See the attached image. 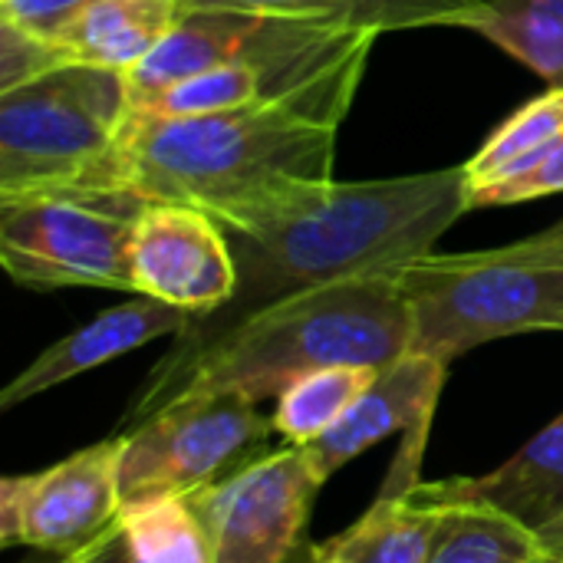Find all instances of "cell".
<instances>
[{
	"mask_svg": "<svg viewBox=\"0 0 563 563\" xmlns=\"http://www.w3.org/2000/svg\"><path fill=\"white\" fill-rule=\"evenodd\" d=\"M409 353L442 363L518 333H563V257L525 238L475 254H426L396 267Z\"/></svg>",
	"mask_w": 563,
	"mask_h": 563,
	"instance_id": "4",
	"label": "cell"
},
{
	"mask_svg": "<svg viewBox=\"0 0 563 563\" xmlns=\"http://www.w3.org/2000/svg\"><path fill=\"white\" fill-rule=\"evenodd\" d=\"M274 23L277 16L271 13H247V10H224V7L181 10L168 36L135 69L125 73L129 109L132 112L148 109L172 86L241 59L257 40L271 33Z\"/></svg>",
	"mask_w": 563,
	"mask_h": 563,
	"instance_id": "14",
	"label": "cell"
},
{
	"mask_svg": "<svg viewBox=\"0 0 563 563\" xmlns=\"http://www.w3.org/2000/svg\"><path fill=\"white\" fill-rule=\"evenodd\" d=\"M132 294L191 317L221 310L238 290V261L221 221L185 205H142L129 241Z\"/></svg>",
	"mask_w": 563,
	"mask_h": 563,
	"instance_id": "10",
	"label": "cell"
},
{
	"mask_svg": "<svg viewBox=\"0 0 563 563\" xmlns=\"http://www.w3.org/2000/svg\"><path fill=\"white\" fill-rule=\"evenodd\" d=\"M119 525L139 563H211L208 534L188 498L122 505Z\"/></svg>",
	"mask_w": 563,
	"mask_h": 563,
	"instance_id": "22",
	"label": "cell"
},
{
	"mask_svg": "<svg viewBox=\"0 0 563 563\" xmlns=\"http://www.w3.org/2000/svg\"><path fill=\"white\" fill-rule=\"evenodd\" d=\"M409 340L412 320L396 271L294 294L247 313L198 346H172L148 373L122 429L178 396L231 393L261 402L280 396L297 376L323 366L383 369L409 353Z\"/></svg>",
	"mask_w": 563,
	"mask_h": 563,
	"instance_id": "3",
	"label": "cell"
},
{
	"mask_svg": "<svg viewBox=\"0 0 563 563\" xmlns=\"http://www.w3.org/2000/svg\"><path fill=\"white\" fill-rule=\"evenodd\" d=\"M376 366H323L297 376L280 396L271 416L274 432L287 439V445H310L327 435L350 406L369 389L376 379Z\"/></svg>",
	"mask_w": 563,
	"mask_h": 563,
	"instance_id": "19",
	"label": "cell"
},
{
	"mask_svg": "<svg viewBox=\"0 0 563 563\" xmlns=\"http://www.w3.org/2000/svg\"><path fill=\"white\" fill-rule=\"evenodd\" d=\"M551 558L548 541L511 515L478 501H455L442 505L429 563H548Z\"/></svg>",
	"mask_w": 563,
	"mask_h": 563,
	"instance_id": "18",
	"label": "cell"
},
{
	"mask_svg": "<svg viewBox=\"0 0 563 563\" xmlns=\"http://www.w3.org/2000/svg\"><path fill=\"white\" fill-rule=\"evenodd\" d=\"M478 33L551 86H563V0H495Z\"/></svg>",
	"mask_w": 563,
	"mask_h": 563,
	"instance_id": "21",
	"label": "cell"
},
{
	"mask_svg": "<svg viewBox=\"0 0 563 563\" xmlns=\"http://www.w3.org/2000/svg\"><path fill=\"white\" fill-rule=\"evenodd\" d=\"M181 7H224L271 16H327L373 33L419 26H465L478 33L492 20L495 0H181Z\"/></svg>",
	"mask_w": 563,
	"mask_h": 563,
	"instance_id": "16",
	"label": "cell"
},
{
	"mask_svg": "<svg viewBox=\"0 0 563 563\" xmlns=\"http://www.w3.org/2000/svg\"><path fill=\"white\" fill-rule=\"evenodd\" d=\"M548 563H563V561H561V558H551V561H548Z\"/></svg>",
	"mask_w": 563,
	"mask_h": 563,
	"instance_id": "30",
	"label": "cell"
},
{
	"mask_svg": "<svg viewBox=\"0 0 563 563\" xmlns=\"http://www.w3.org/2000/svg\"><path fill=\"white\" fill-rule=\"evenodd\" d=\"M373 43L320 79L254 106L205 115L129 112L112 152L69 195L185 205L231 234H257L333 185L336 135Z\"/></svg>",
	"mask_w": 563,
	"mask_h": 563,
	"instance_id": "1",
	"label": "cell"
},
{
	"mask_svg": "<svg viewBox=\"0 0 563 563\" xmlns=\"http://www.w3.org/2000/svg\"><path fill=\"white\" fill-rule=\"evenodd\" d=\"M191 323V313L162 303L155 297H132L119 307L102 310L89 323L76 327L63 340L49 343L23 373H16L3 393L0 409H13L46 389H56L96 366H106L132 350H142L145 343L158 336H178Z\"/></svg>",
	"mask_w": 563,
	"mask_h": 563,
	"instance_id": "12",
	"label": "cell"
},
{
	"mask_svg": "<svg viewBox=\"0 0 563 563\" xmlns=\"http://www.w3.org/2000/svg\"><path fill=\"white\" fill-rule=\"evenodd\" d=\"M563 139V86H551L544 96L521 106L511 119H505L492 139L465 162V191L482 188L495 178H505L538 155H544Z\"/></svg>",
	"mask_w": 563,
	"mask_h": 563,
	"instance_id": "20",
	"label": "cell"
},
{
	"mask_svg": "<svg viewBox=\"0 0 563 563\" xmlns=\"http://www.w3.org/2000/svg\"><path fill=\"white\" fill-rule=\"evenodd\" d=\"M181 10V0H89L53 43L69 66L129 73L168 36Z\"/></svg>",
	"mask_w": 563,
	"mask_h": 563,
	"instance_id": "15",
	"label": "cell"
},
{
	"mask_svg": "<svg viewBox=\"0 0 563 563\" xmlns=\"http://www.w3.org/2000/svg\"><path fill=\"white\" fill-rule=\"evenodd\" d=\"M534 241H538L541 247H548V251H554V254H561L563 257V221L561 224H554L551 231H544V234H534Z\"/></svg>",
	"mask_w": 563,
	"mask_h": 563,
	"instance_id": "27",
	"label": "cell"
},
{
	"mask_svg": "<svg viewBox=\"0 0 563 563\" xmlns=\"http://www.w3.org/2000/svg\"><path fill=\"white\" fill-rule=\"evenodd\" d=\"M551 551H554V558H561L563 561V534L558 538V541H551Z\"/></svg>",
	"mask_w": 563,
	"mask_h": 563,
	"instance_id": "29",
	"label": "cell"
},
{
	"mask_svg": "<svg viewBox=\"0 0 563 563\" xmlns=\"http://www.w3.org/2000/svg\"><path fill=\"white\" fill-rule=\"evenodd\" d=\"M59 66H69L59 43L30 36L0 20V92L33 82Z\"/></svg>",
	"mask_w": 563,
	"mask_h": 563,
	"instance_id": "24",
	"label": "cell"
},
{
	"mask_svg": "<svg viewBox=\"0 0 563 563\" xmlns=\"http://www.w3.org/2000/svg\"><path fill=\"white\" fill-rule=\"evenodd\" d=\"M125 115V73L102 66H59L0 92V205L76 191L112 152Z\"/></svg>",
	"mask_w": 563,
	"mask_h": 563,
	"instance_id": "5",
	"label": "cell"
},
{
	"mask_svg": "<svg viewBox=\"0 0 563 563\" xmlns=\"http://www.w3.org/2000/svg\"><path fill=\"white\" fill-rule=\"evenodd\" d=\"M465 185V165L383 181H333L284 221L257 234H234V297L208 317H191L175 350L198 346L294 294L396 271L432 254L435 241L468 211Z\"/></svg>",
	"mask_w": 563,
	"mask_h": 563,
	"instance_id": "2",
	"label": "cell"
},
{
	"mask_svg": "<svg viewBox=\"0 0 563 563\" xmlns=\"http://www.w3.org/2000/svg\"><path fill=\"white\" fill-rule=\"evenodd\" d=\"M119 452L122 435L96 442L43 472L3 478L0 544L66 558L109 531L122 515Z\"/></svg>",
	"mask_w": 563,
	"mask_h": 563,
	"instance_id": "9",
	"label": "cell"
},
{
	"mask_svg": "<svg viewBox=\"0 0 563 563\" xmlns=\"http://www.w3.org/2000/svg\"><path fill=\"white\" fill-rule=\"evenodd\" d=\"M445 373L449 363L426 353H406L396 363L383 366L369 389L327 435L310 445H300L317 478L327 485L333 472H340L356 455L386 442L396 432H426L439 406Z\"/></svg>",
	"mask_w": 563,
	"mask_h": 563,
	"instance_id": "11",
	"label": "cell"
},
{
	"mask_svg": "<svg viewBox=\"0 0 563 563\" xmlns=\"http://www.w3.org/2000/svg\"><path fill=\"white\" fill-rule=\"evenodd\" d=\"M439 521L442 505L386 488L350 531L327 541V554L333 563H429Z\"/></svg>",
	"mask_w": 563,
	"mask_h": 563,
	"instance_id": "17",
	"label": "cell"
},
{
	"mask_svg": "<svg viewBox=\"0 0 563 563\" xmlns=\"http://www.w3.org/2000/svg\"><path fill=\"white\" fill-rule=\"evenodd\" d=\"M142 205L40 195L0 205V264L33 290H132L129 241Z\"/></svg>",
	"mask_w": 563,
	"mask_h": 563,
	"instance_id": "7",
	"label": "cell"
},
{
	"mask_svg": "<svg viewBox=\"0 0 563 563\" xmlns=\"http://www.w3.org/2000/svg\"><path fill=\"white\" fill-rule=\"evenodd\" d=\"M297 563H333V561H330V554H327V544H320V548H313V544H310V548H307V554H303Z\"/></svg>",
	"mask_w": 563,
	"mask_h": 563,
	"instance_id": "28",
	"label": "cell"
},
{
	"mask_svg": "<svg viewBox=\"0 0 563 563\" xmlns=\"http://www.w3.org/2000/svg\"><path fill=\"white\" fill-rule=\"evenodd\" d=\"M412 495L432 505H492L541 534L551 548V541L563 534V416L544 426L501 468L478 478H449L432 485L419 482Z\"/></svg>",
	"mask_w": 563,
	"mask_h": 563,
	"instance_id": "13",
	"label": "cell"
},
{
	"mask_svg": "<svg viewBox=\"0 0 563 563\" xmlns=\"http://www.w3.org/2000/svg\"><path fill=\"white\" fill-rule=\"evenodd\" d=\"M563 191V139L554 142L544 155H538L531 165L495 178L482 188L465 191L468 198V211L472 208H495V205H518V201H534V198H548V195H561Z\"/></svg>",
	"mask_w": 563,
	"mask_h": 563,
	"instance_id": "23",
	"label": "cell"
},
{
	"mask_svg": "<svg viewBox=\"0 0 563 563\" xmlns=\"http://www.w3.org/2000/svg\"><path fill=\"white\" fill-rule=\"evenodd\" d=\"M274 422L257 402L231 393L178 396L122 429L119 495L122 505L152 498H188L244 462L264 455Z\"/></svg>",
	"mask_w": 563,
	"mask_h": 563,
	"instance_id": "6",
	"label": "cell"
},
{
	"mask_svg": "<svg viewBox=\"0 0 563 563\" xmlns=\"http://www.w3.org/2000/svg\"><path fill=\"white\" fill-rule=\"evenodd\" d=\"M53 563H139V558L132 554L129 541H125V531L122 525L115 521L109 531H102L96 541H89L86 548L66 554V558H56Z\"/></svg>",
	"mask_w": 563,
	"mask_h": 563,
	"instance_id": "26",
	"label": "cell"
},
{
	"mask_svg": "<svg viewBox=\"0 0 563 563\" xmlns=\"http://www.w3.org/2000/svg\"><path fill=\"white\" fill-rule=\"evenodd\" d=\"M323 482L300 445L264 452L221 482L188 495L211 563H297Z\"/></svg>",
	"mask_w": 563,
	"mask_h": 563,
	"instance_id": "8",
	"label": "cell"
},
{
	"mask_svg": "<svg viewBox=\"0 0 563 563\" xmlns=\"http://www.w3.org/2000/svg\"><path fill=\"white\" fill-rule=\"evenodd\" d=\"M86 3L89 0H0V20L30 36L56 40Z\"/></svg>",
	"mask_w": 563,
	"mask_h": 563,
	"instance_id": "25",
	"label": "cell"
}]
</instances>
